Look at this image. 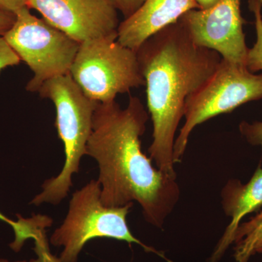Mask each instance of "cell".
<instances>
[{"mask_svg":"<svg viewBox=\"0 0 262 262\" xmlns=\"http://www.w3.org/2000/svg\"><path fill=\"white\" fill-rule=\"evenodd\" d=\"M16 15L14 13L0 8V36H4L5 33L14 24Z\"/></svg>","mask_w":262,"mask_h":262,"instance_id":"19","label":"cell"},{"mask_svg":"<svg viewBox=\"0 0 262 262\" xmlns=\"http://www.w3.org/2000/svg\"><path fill=\"white\" fill-rule=\"evenodd\" d=\"M257 1L259 2V3L262 5V0H257Z\"/></svg>","mask_w":262,"mask_h":262,"instance_id":"24","label":"cell"},{"mask_svg":"<svg viewBox=\"0 0 262 262\" xmlns=\"http://www.w3.org/2000/svg\"><path fill=\"white\" fill-rule=\"evenodd\" d=\"M262 99V74L222 59L213 75L191 94L184 106V122L176 138L175 164L182 161L194 129L207 120L232 113L239 106Z\"/></svg>","mask_w":262,"mask_h":262,"instance_id":"6","label":"cell"},{"mask_svg":"<svg viewBox=\"0 0 262 262\" xmlns=\"http://www.w3.org/2000/svg\"><path fill=\"white\" fill-rule=\"evenodd\" d=\"M29 9L80 43L118 34L117 10L110 0H27Z\"/></svg>","mask_w":262,"mask_h":262,"instance_id":"9","label":"cell"},{"mask_svg":"<svg viewBox=\"0 0 262 262\" xmlns=\"http://www.w3.org/2000/svg\"><path fill=\"white\" fill-rule=\"evenodd\" d=\"M15 15L14 24L3 37L34 74L27 91L38 92L46 81L70 73L80 44L32 15L28 7Z\"/></svg>","mask_w":262,"mask_h":262,"instance_id":"7","label":"cell"},{"mask_svg":"<svg viewBox=\"0 0 262 262\" xmlns=\"http://www.w3.org/2000/svg\"><path fill=\"white\" fill-rule=\"evenodd\" d=\"M118 34L80 45L70 74L84 94L96 103L115 101L117 95L145 85L137 53L122 46Z\"/></svg>","mask_w":262,"mask_h":262,"instance_id":"5","label":"cell"},{"mask_svg":"<svg viewBox=\"0 0 262 262\" xmlns=\"http://www.w3.org/2000/svg\"><path fill=\"white\" fill-rule=\"evenodd\" d=\"M248 7L254 16L256 39L253 47L248 48L246 67L256 74L262 71V5L257 0H248Z\"/></svg>","mask_w":262,"mask_h":262,"instance_id":"14","label":"cell"},{"mask_svg":"<svg viewBox=\"0 0 262 262\" xmlns=\"http://www.w3.org/2000/svg\"><path fill=\"white\" fill-rule=\"evenodd\" d=\"M18 220L15 222L0 212V220L11 226L14 231L15 239L10 244V247L15 252L20 251L26 241L32 239L35 231L42 225V219L39 215L29 219L23 218L18 215Z\"/></svg>","mask_w":262,"mask_h":262,"instance_id":"13","label":"cell"},{"mask_svg":"<svg viewBox=\"0 0 262 262\" xmlns=\"http://www.w3.org/2000/svg\"><path fill=\"white\" fill-rule=\"evenodd\" d=\"M46 229H39L33 236L34 251L37 255V258L31 260L30 262H61L59 258H57L51 252Z\"/></svg>","mask_w":262,"mask_h":262,"instance_id":"15","label":"cell"},{"mask_svg":"<svg viewBox=\"0 0 262 262\" xmlns=\"http://www.w3.org/2000/svg\"><path fill=\"white\" fill-rule=\"evenodd\" d=\"M239 131L250 145L262 148V120L253 122L242 121L239 124Z\"/></svg>","mask_w":262,"mask_h":262,"instance_id":"16","label":"cell"},{"mask_svg":"<svg viewBox=\"0 0 262 262\" xmlns=\"http://www.w3.org/2000/svg\"><path fill=\"white\" fill-rule=\"evenodd\" d=\"M149 113L139 98L126 107L114 101L98 103L86 155L97 162L101 203L116 208L139 203L144 220L162 229L181 196L177 177L153 166L141 149Z\"/></svg>","mask_w":262,"mask_h":262,"instance_id":"1","label":"cell"},{"mask_svg":"<svg viewBox=\"0 0 262 262\" xmlns=\"http://www.w3.org/2000/svg\"><path fill=\"white\" fill-rule=\"evenodd\" d=\"M136 53L153 125L149 158L161 171L177 177L174 143L186 101L213 75L222 57L193 42L179 20L155 33Z\"/></svg>","mask_w":262,"mask_h":262,"instance_id":"2","label":"cell"},{"mask_svg":"<svg viewBox=\"0 0 262 262\" xmlns=\"http://www.w3.org/2000/svg\"><path fill=\"white\" fill-rule=\"evenodd\" d=\"M146 0H110V3L123 15L124 19L128 18L136 13Z\"/></svg>","mask_w":262,"mask_h":262,"instance_id":"18","label":"cell"},{"mask_svg":"<svg viewBox=\"0 0 262 262\" xmlns=\"http://www.w3.org/2000/svg\"><path fill=\"white\" fill-rule=\"evenodd\" d=\"M241 5V0H221L208 10H189L179 21L196 45L216 52L229 63L246 67L248 48Z\"/></svg>","mask_w":262,"mask_h":262,"instance_id":"8","label":"cell"},{"mask_svg":"<svg viewBox=\"0 0 262 262\" xmlns=\"http://www.w3.org/2000/svg\"><path fill=\"white\" fill-rule=\"evenodd\" d=\"M37 93L54 103L56 126L64 146L65 162L61 173L43 183L42 192L33 198L31 204L58 205L70 192L72 176L78 173L81 160L86 155L98 103L84 94L70 73L46 81Z\"/></svg>","mask_w":262,"mask_h":262,"instance_id":"3","label":"cell"},{"mask_svg":"<svg viewBox=\"0 0 262 262\" xmlns=\"http://www.w3.org/2000/svg\"><path fill=\"white\" fill-rule=\"evenodd\" d=\"M200 10H208L218 4L221 0H194Z\"/></svg>","mask_w":262,"mask_h":262,"instance_id":"21","label":"cell"},{"mask_svg":"<svg viewBox=\"0 0 262 262\" xmlns=\"http://www.w3.org/2000/svg\"><path fill=\"white\" fill-rule=\"evenodd\" d=\"M20 62L16 53L10 47L3 36H0V73L8 67L18 65Z\"/></svg>","mask_w":262,"mask_h":262,"instance_id":"17","label":"cell"},{"mask_svg":"<svg viewBox=\"0 0 262 262\" xmlns=\"http://www.w3.org/2000/svg\"><path fill=\"white\" fill-rule=\"evenodd\" d=\"M262 253V241L256 246V250H255V253Z\"/></svg>","mask_w":262,"mask_h":262,"instance_id":"22","label":"cell"},{"mask_svg":"<svg viewBox=\"0 0 262 262\" xmlns=\"http://www.w3.org/2000/svg\"><path fill=\"white\" fill-rule=\"evenodd\" d=\"M25 7H28L27 0H0V8L15 14L17 11Z\"/></svg>","mask_w":262,"mask_h":262,"instance_id":"20","label":"cell"},{"mask_svg":"<svg viewBox=\"0 0 262 262\" xmlns=\"http://www.w3.org/2000/svg\"><path fill=\"white\" fill-rule=\"evenodd\" d=\"M222 206L231 219L222 238L212 253L210 262H217L234 243V235L245 216L262 208V166L258 165L251 179L243 184L238 179H229L221 191Z\"/></svg>","mask_w":262,"mask_h":262,"instance_id":"11","label":"cell"},{"mask_svg":"<svg viewBox=\"0 0 262 262\" xmlns=\"http://www.w3.org/2000/svg\"><path fill=\"white\" fill-rule=\"evenodd\" d=\"M0 262H11L8 261V260L4 259V258H1L0 259ZM13 262H27V261H13Z\"/></svg>","mask_w":262,"mask_h":262,"instance_id":"23","label":"cell"},{"mask_svg":"<svg viewBox=\"0 0 262 262\" xmlns=\"http://www.w3.org/2000/svg\"><path fill=\"white\" fill-rule=\"evenodd\" d=\"M101 192L99 182L93 179L72 194L68 213L51 237L53 246L63 247L59 257L61 261L77 262L84 245L98 237L139 245L146 252L156 253L169 261L163 253L133 235L126 218L134 203L116 208L105 206L101 203Z\"/></svg>","mask_w":262,"mask_h":262,"instance_id":"4","label":"cell"},{"mask_svg":"<svg viewBox=\"0 0 262 262\" xmlns=\"http://www.w3.org/2000/svg\"><path fill=\"white\" fill-rule=\"evenodd\" d=\"M195 9L199 7L194 0H146L136 13L120 24L117 40L137 52L155 33L178 21L189 10Z\"/></svg>","mask_w":262,"mask_h":262,"instance_id":"10","label":"cell"},{"mask_svg":"<svg viewBox=\"0 0 262 262\" xmlns=\"http://www.w3.org/2000/svg\"><path fill=\"white\" fill-rule=\"evenodd\" d=\"M262 241V208L254 216L242 222L234 235V262H248Z\"/></svg>","mask_w":262,"mask_h":262,"instance_id":"12","label":"cell"}]
</instances>
